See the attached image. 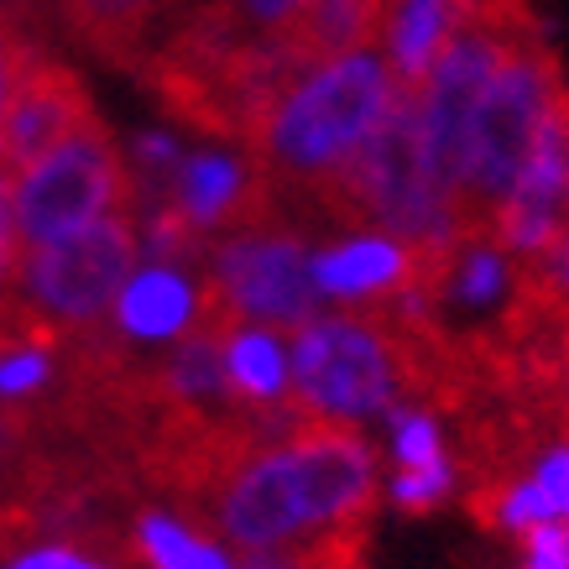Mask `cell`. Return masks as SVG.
I'll use <instances>...</instances> for the list:
<instances>
[{
    "instance_id": "1",
    "label": "cell",
    "mask_w": 569,
    "mask_h": 569,
    "mask_svg": "<svg viewBox=\"0 0 569 569\" xmlns=\"http://www.w3.org/2000/svg\"><path fill=\"white\" fill-rule=\"evenodd\" d=\"M377 460L350 423L309 418L293 439L257 449L209 501L214 522L241 549H272L335 522H371Z\"/></svg>"
},
{
    "instance_id": "2",
    "label": "cell",
    "mask_w": 569,
    "mask_h": 569,
    "mask_svg": "<svg viewBox=\"0 0 569 569\" xmlns=\"http://www.w3.org/2000/svg\"><path fill=\"white\" fill-rule=\"evenodd\" d=\"M137 73L168 116L241 147H251L277 94L298 79L282 42L251 32L230 0L199 6L152 58H141Z\"/></svg>"
},
{
    "instance_id": "3",
    "label": "cell",
    "mask_w": 569,
    "mask_h": 569,
    "mask_svg": "<svg viewBox=\"0 0 569 569\" xmlns=\"http://www.w3.org/2000/svg\"><path fill=\"white\" fill-rule=\"evenodd\" d=\"M392 89L397 79L381 52H346L335 63L298 73L293 84L277 94L261 131L251 137V157H257L261 173L272 178L282 214L293 199L325 189L329 178L346 173V162L377 131Z\"/></svg>"
},
{
    "instance_id": "4",
    "label": "cell",
    "mask_w": 569,
    "mask_h": 569,
    "mask_svg": "<svg viewBox=\"0 0 569 569\" xmlns=\"http://www.w3.org/2000/svg\"><path fill=\"white\" fill-rule=\"evenodd\" d=\"M565 89L569 73L559 63V52L543 42V32L507 48L501 69L491 73V84H486L481 104H476V121H470V141H466V178H460L455 204H449L460 241H491L497 209L507 204L522 162L533 152L538 126H543L549 104Z\"/></svg>"
},
{
    "instance_id": "5",
    "label": "cell",
    "mask_w": 569,
    "mask_h": 569,
    "mask_svg": "<svg viewBox=\"0 0 569 569\" xmlns=\"http://www.w3.org/2000/svg\"><path fill=\"white\" fill-rule=\"evenodd\" d=\"M288 392L303 413L335 423H356L402 402V366L377 309H340L298 329Z\"/></svg>"
},
{
    "instance_id": "6",
    "label": "cell",
    "mask_w": 569,
    "mask_h": 569,
    "mask_svg": "<svg viewBox=\"0 0 569 569\" xmlns=\"http://www.w3.org/2000/svg\"><path fill=\"white\" fill-rule=\"evenodd\" d=\"M309 241L293 220L214 236L204 251V293L193 309L236 325H293L319 319V288L309 272Z\"/></svg>"
},
{
    "instance_id": "7",
    "label": "cell",
    "mask_w": 569,
    "mask_h": 569,
    "mask_svg": "<svg viewBox=\"0 0 569 569\" xmlns=\"http://www.w3.org/2000/svg\"><path fill=\"white\" fill-rule=\"evenodd\" d=\"M141 236L131 209H116V214H100L89 220L84 230H69L48 246H32L21 267V298L32 303L42 319H48L63 340L73 335H89L100 329L116 309L121 288L131 282V267H137Z\"/></svg>"
},
{
    "instance_id": "8",
    "label": "cell",
    "mask_w": 569,
    "mask_h": 569,
    "mask_svg": "<svg viewBox=\"0 0 569 569\" xmlns=\"http://www.w3.org/2000/svg\"><path fill=\"white\" fill-rule=\"evenodd\" d=\"M137 199V178L126 168L116 137L104 131V121L94 116L89 126H79L69 141H58L48 157H37L32 168L17 183V241L48 246L69 230H84L100 214L131 209Z\"/></svg>"
},
{
    "instance_id": "9",
    "label": "cell",
    "mask_w": 569,
    "mask_h": 569,
    "mask_svg": "<svg viewBox=\"0 0 569 569\" xmlns=\"http://www.w3.org/2000/svg\"><path fill=\"white\" fill-rule=\"evenodd\" d=\"M94 121V104H89L84 79L52 58L42 42L17 58L6 104H0V168L27 173L37 157H48L58 141H69L79 126Z\"/></svg>"
},
{
    "instance_id": "10",
    "label": "cell",
    "mask_w": 569,
    "mask_h": 569,
    "mask_svg": "<svg viewBox=\"0 0 569 569\" xmlns=\"http://www.w3.org/2000/svg\"><path fill=\"white\" fill-rule=\"evenodd\" d=\"M569 224V89L549 104V116L538 126L533 152L522 162L518 183L497 209L491 241L512 257H528L538 246H549Z\"/></svg>"
},
{
    "instance_id": "11",
    "label": "cell",
    "mask_w": 569,
    "mask_h": 569,
    "mask_svg": "<svg viewBox=\"0 0 569 569\" xmlns=\"http://www.w3.org/2000/svg\"><path fill=\"white\" fill-rule=\"evenodd\" d=\"M433 251H413L387 236H356L346 246H329L309 261L319 298H340V303H381L423 282Z\"/></svg>"
},
{
    "instance_id": "12",
    "label": "cell",
    "mask_w": 569,
    "mask_h": 569,
    "mask_svg": "<svg viewBox=\"0 0 569 569\" xmlns=\"http://www.w3.org/2000/svg\"><path fill=\"white\" fill-rule=\"evenodd\" d=\"M387 6L392 0H303L298 21L277 42L298 73H309L346 52H366V42H381Z\"/></svg>"
},
{
    "instance_id": "13",
    "label": "cell",
    "mask_w": 569,
    "mask_h": 569,
    "mask_svg": "<svg viewBox=\"0 0 569 569\" xmlns=\"http://www.w3.org/2000/svg\"><path fill=\"white\" fill-rule=\"evenodd\" d=\"M220 361H224V387L236 397V408H246V413H282V408L298 402L288 392V356L277 346V335H267V329L224 325Z\"/></svg>"
},
{
    "instance_id": "14",
    "label": "cell",
    "mask_w": 569,
    "mask_h": 569,
    "mask_svg": "<svg viewBox=\"0 0 569 569\" xmlns=\"http://www.w3.org/2000/svg\"><path fill=\"white\" fill-rule=\"evenodd\" d=\"M455 27H460V0H392L381 27V58L397 84H423V73Z\"/></svg>"
},
{
    "instance_id": "15",
    "label": "cell",
    "mask_w": 569,
    "mask_h": 569,
    "mask_svg": "<svg viewBox=\"0 0 569 569\" xmlns=\"http://www.w3.org/2000/svg\"><path fill=\"white\" fill-rule=\"evenodd\" d=\"M193 288L173 267H152V272L131 277V288L116 298V325L121 335L137 340H162V335H183L193 325Z\"/></svg>"
},
{
    "instance_id": "16",
    "label": "cell",
    "mask_w": 569,
    "mask_h": 569,
    "mask_svg": "<svg viewBox=\"0 0 569 569\" xmlns=\"http://www.w3.org/2000/svg\"><path fill=\"white\" fill-rule=\"evenodd\" d=\"M131 549L152 569H230L220 549H209L199 533H189L183 522L162 518V512H141Z\"/></svg>"
},
{
    "instance_id": "17",
    "label": "cell",
    "mask_w": 569,
    "mask_h": 569,
    "mask_svg": "<svg viewBox=\"0 0 569 569\" xmlns=\"http://www.w3.org/2000/svg\"><path fill=\"white\" fill-rule=\"evenodd\" d=\"M449 491H455V466H449V455H439L429 466H397L392 497L402 512H429V507H439Z\"/></svg>"
},
{
    "instance_id": "18",
    "label": "cell",
    "mask_w": 569,
    "mask_h": 569,
    "mask_svg": "<svg viewBox=\"0 0 569 569\" xmlns=\"http://www.w3.org/2000/svg\"><path fill=\"white\" fill-rule=\"evenodd\" d=\"M52 381V350H11L0 356V402H27Z\"/></svg>"
},
{
    "instance_id": "19",
    "label": "cell",
    "mask_w": 569,
    "mask_h": 569,
    "mask_svg": "<svg viewBox=\"0 0 569 569\" xmlns=\"http://www.w3.org/2000/svg\"><path fill=\"white\" fill-rule=\"evenodd\" d=\"M533 481H538V491L549 497L553 522H569V439H553V445L538 449Z\"/></svg>"
},
{
    "instance_id": "20",
    "label": "cell",
    "mask_w": 569,
    "mask_h": 569,
    "mask_svg": "<svg viewBox=\"0 0 569 569\" xmlns=\"http://www.w3.org/2000/svg\"><path fill=\"white\" fill-rule=\"evenodd\" d=\"M522 569H569V522H543L518 533Z\"/></svg>"
},
{
    "instance_id": "21",
    "label": "cell",
    "mask_w": 569,
    "mask_h": 569,
    "mask_svg": "<svg viewBox=\"0 0 569 569\" xmlns=\"http://www.w3.org/2000/svg\"><path fill=\"white\" fill-rule=\"evenodd\" d=\"M230 6L257 37H282L303 11V0H230Z\"/></svg>"
},
{
    "instance_id": "22",
    "label": "cell",
    "mask_w": 569,
    "mask_h": 569,
    "mask_svg": "<svg viewBox=\"0 0 569 569\" xmlns=\"http://www.w3.org/2000/svg\"><path fill=\"white\" fill-rule=\"evenodd\" d=\"M17 183L11 173L0 168V293L11 288V277H17Z\"/></svg>"
},
{
    "instance_id": "23",
    "label": "cell",
    "mask_w": 569,
    "mask_h": 569,
    "mask_svg": "<svg viewBox=\"0 0 569 569\" xmlns=\"http://www.w3.org/2000/svg\"><path fill=\"white\" fill-rule=\"evenodd\" d=\"M11 569H110L100 559H89V553L69 549V543H52V549H32V553H17Z\"/></svg>"
},
{
    "instance_id": "24",
    "label": "cell",
    "mask_w": 569,
    "mask_h": 569,
    "mask_svg": "<svg viewBox=\"0 0 569 569\" xmlns=\"http://www.w3.org/2000/svg\"><path fill=\"white\" fill-rule=\"evenodd\" d=\"M37 37L27 27H11V21H0V104H6V89H11V73H17V58L32 48Z\"/></svg>"
},
{
    "instance_id": "25",
    "label": "cell",
    "mask_w": 569,
    "mask_h": 569,
    "mask_svg": "<svg viewBox=\"0 0 569 569\" xmlns=\"http://www.w3.org/2000/svg\"><path fill=\"white\" fill-rule=\"evenodd\" d=\"M241 569H298V559L288 543H272V549H246Z\"/></svg>"
}]
</instances>
